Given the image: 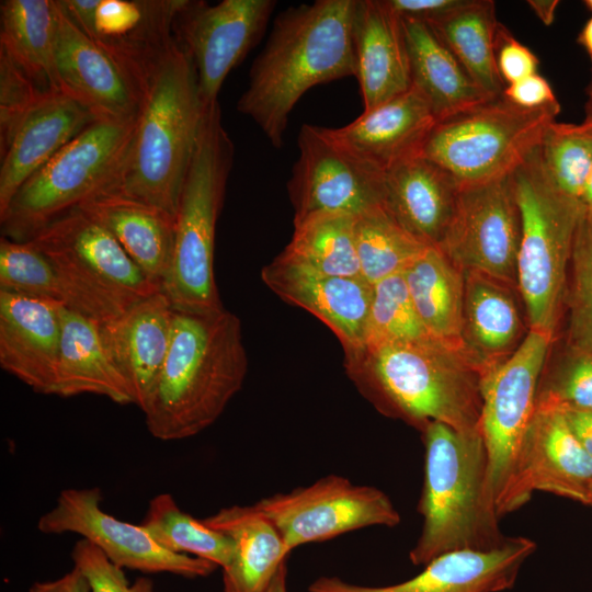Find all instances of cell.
Masks as SVG:
<instances>
[{
    "mask_svg": "<svg viewBox=\"0 0 592 592\" xmlns=\"http://www.w3.org/2000/svg\"><path fill=\"white\" fill-rule=\"evenodd\" d=\"M355 1L316 0L275 18L237 104L273 147H282L289 114L309 89L355 76Z\"/></svg>",
    "mask_w": 592,
    "mask_h": 592,
    "instance_id": "obj_1",
    "label": "cell"
},
{
    "mask_svg": "<svg viewBox=\"0 0 592 592\" xmlns=\"http://www.w3.org/2000/svg\"><path fill=\"white\" fill-rule=\"evenodd\" d=\"M348 377L380 413L420 432L479 429L482 375L462 346L432 335L344 352Z\"/></svg>",
    "mask_w": 592,
    "mask_h": 592,
    "instance_id": "obj_2",
    "label": "cell"
},
{
    "mask_svg": "<svg viewBox=\"0 0 592 592\" xmlns=\"http://www.w3.org/2000/svg\"><path fill=\"white\" fill-rule=\"evenodd\" d=\"M247 372L242 326L234 312L173 309L167 356L143 410L149 433L161 441L201 433L242 388Z\"/></svg>",
    "mask_w": 592,
    "mask_h": 592,
    "instance_id": "obj_3",
    "label": "cell"
},
{
    "mask_svg": "<svg viewBox=\"0 0 592 592\" xmlns=\"http://www.w3.org/2000/svg\"><path fill=\"white\" fill-rule=\"evenodd\" d=\"M193 62L174 41L148 83L114 192L175 216L204 109Z\"/></svg>",
    "mask_w": 592,
    "mask_h": 592,
    "instance_id": "obj_4",
    "label": "cell"
},
{
    "mask_svg": "<svg viewBox=\"0 0 592 592\" xmlns=\"http://www.w3.org/2000/svg\"><path fill=\"white\" fill-rule=\"evenodd\" d=\"M422 433L424 479L418 512L423 525L409 553L415 566L458 550H491L509 538L487 492L488 454L480 429L430 422Z\"/></svg>",
    "mask_w": 592,
    "mask_h": 592,
    "instance_id": "obj_5",
    "label": "cell"
},
{
    "mask_svg": "<svg viewBox=\"0 0 592 592\" xmlns=\"http://www.w3.org/2000/svg\"><path fill=\"white\" fill-rule=\"evenodd\" d=\"M235 156L218 101L204 109L202 125L174 216L172 258L161 292L174 310L225 309L215 280L217 219Z\"/></svg>",
    "mask_w": 592,
    "mask_h": 592,
    "instance_id": "obj_6",
    "label": "cell"
},
{
    "mask_svg": "<svg viewBox=\"0 0 592 592\" xmlns=\"http://www.w3.org/2000/svg\"><path fill=\"white\" fill-rule=\"evenodd\" d=\"M511 175L522 224L517 289L528 329L556 339L566 311L573 238L584 206L548 180L537 146Z\"/></svg>",
    "mask_w": 592,
    "mask_h": 592,
    "instance_id": "obj_7",
    "label": "cell"
},
{
    "mask_svg": "<svg viewBox=\"0 0 592 592\" xmlns=\"http://www.w3.org/2000/svg\"><path fill=\"white\" fill-rule=\"evenodd\" d=\"M136 118L95 121L35 171L0 214L2 237L27 241L54 219L106 191L126 155Z\"/></svg>",
    "mask_w": 592,
    "mask_h": 592,
    "instance_id": "obj_8",
    "label": "cell"
},
{
    "mask_svg": "<svg viewBox=\"0 0 592 592\" xmlns=\"http://www.w3.org/2000/svg\"><path fill=\"white\" fill-rule=\"evenodd\" d=\"M560 104L524 109L502 94L437 121L420 156L462 186L510 174L539 144Z\"/></svg>",
    "mask_w": 592,
    "mask_h": 592,
    "instance_id": "obj_9",
    "label": "cell"
},
{
    "mask_svg": "<svg viewBox=\"0 0 592 592\" xmlns=\"http://www.w3.org/2000/svg\"><path fill=\"white\" fill-rule=\"evenodd\" d=\"M27 242L111 318L161 292L111 232L78 208L47 224Z\"/></svg>",
    "mask_w": 592,
    "mask_h": 592,
    "instance_id": "obj_10",
    "label": "cell"
},
{
    "mask_svg": "<svg viewBox=\"0 0 592 592\" xmlns=\"http://www.w3.org/2000/svg\"><path fill=\"white\" fill-rule=\"evenodd\" d=\"M254 506L278 531L287 555L304 544L369 526L395 527L401 521L384 491L335 474L262 498Z\"/></svg>",
    "mask_w": 592,
    "mask_h": 592,
    "instance_id": "obj_11",
    "label": "cell"
},
{
    "mask_svg": "<svg viewBox=\"0 0 592 592\" xmlns=\"http://www.w3.org/2000/svg\"><path fill=\"white\" fill-rule=\"evenodd\" d=\"M554 340L547 333L530 330L516 351L481 379L479 429L488 454L487 492L494 509L534 414Z\"/></svg>",
    "mask_w": 592,
    "mask_h": 592,
    "instance_id": "obj_12",
    "label": "cell"
},
{
    "mask_svg": "<svg viewBox=\"0 0 592 592\" xmlns=\"http://www.w3.org/2000/svg\"><path fill=\"white\" fill-rule=\"evenodd\" d=\"M287 182L294 223L318 213L354 217L384 206L386 171L355 156L328 133L304 124Z\"/></svg>",
    "mask_w": 592,
    "mask_h": 592,
    "instance_id": "obj_13",
    "label": "cell"
},
{
    "mask_svg": "<svg viewBox=\"0 0 592 592\" xmlns=\"http://www.w3.org/2000/svg\"><path fill=\"white\" fill-rule=\"evenodd\" d=\"M511 173L460 187L437 248L463 272H481L517 286L522 224Z\"/></svg>",
    "mask_w": 592,
    "mask_h": 592,
    "instance_id": "obj_14",
    "label": "cell"
},
{
    "mask_svg": "<svg viewBox=\"0 0 592 592\" xmlns=\"http://www.w3.org/2000/svg\"><path fill=\"white\" fill-rule=\"evenodd\" d=\"M101 503L98 487L65 489L54 506L39 516L37 530L50 535L78 534L123 569L191 579L207 577L216 569L207 560L167 550L140 524L116 519Z\"/></svg>",
    "mask_w": 592,
    "mask_h": 592,
    "instance_id": "obj_15",
    "label": "cell"
},
{
    "mask_svg": "<svg viewBox=\"0 0 592 592\" xmlns=\"http://www.w3.org/2000/svg\"><path fill=\"white\" fill-rule=\"evenodd\" d=\"M275 7L274 0H186L174 36L193 62L204 105L218 101L226 77L262 38Z\"/></svg>",
    "mask_w": 592,
    "mask_h": 592,
    "instance_id": "obj_16",
    "label": "cell"
},
{
    "mask_svg": "<svg viewBox=\"0 0 592 592\" xmlns=\"http://www.w3.org/2000/svg\"><path fill=\"white\" fill-rule=\"evenodd\" d=\"M592 485V457L569 429L557 406L536 403L510 478L496 502L499 517L544 491L587 504Z\"/></svg>",
    "mask_w": 592,
    "mask_h": 592,
    "instance_id": "obj_17",
    "label": "cell"
},
{
    "mask_svg": "<svg viewBox=\"0 0 592 592\" xmlns=\"http://www.w3.org/2000/svg\"><path fill=\"white\" fill-rule=\"evenodd\" d=\"M186 0H100L83 32L119 67L140 99L175 41Z\"/></svg>",
    "mask_w": 592,
    "mask_h": 592,
    "instance_id": "obj_18",
    "label": "cell"
},
{
    "mask_svg": "<svg viewBox=\"0 0 592 592\" xmlns=\"http://www.w3.org/2000/svg\"><path fill=\"white\" fill-rule=\"evenodd\" d=\"M536 543L509 536L491 550H458L431 560L415 577L386 587L349 583L337 577H320L308 592H501L511 589Z\"/></svg>",
    "mask_w": 592,
    "mask_h": 592,
    "instance_id": "obj_19",
    "label": "cell"
},
{
    "mask_svg": "<svg viewBox=\"0 0 592 592\" xmlns=\"http://www.w3.org/2000/svg\"><path fill=\"white\" fill-rule=\"evenodd\" d=\"M261 278L283 300L322 321L344 352L364 344L373 296L364 277L325 274L278 254L262 269Z\"/></svg>",
    "mask_w": 592,
    "mask_h": 592,
    "instance_id": "obj_20",
    "label": "cell"
},
{
    "mask_svg": "<svg viewBox=\"0 0 592 592\" xmlns=\"http://www.w3.org/2000/svg\"><path fill=\"white\" fill-rule=\"evenodd\" d=\"M54 70L59 91L98 119L137 116L140 95L115 61L67 15L59 0Z\"/></svg>",
    "mask_w": 592,
    "mask_h": 592,
    "instance_id": "obj_21",
    "label": "cell"
},
{
    "mask_svg": "<svg viewBox=\"0 0 592 592\" xmlns=\"http://www.w3.org/2000/svg\"><path fill=\"white\" fill-rule=\"evenodd\" d=\"M60 305L0 289V366L35 392L53 395Z\"/></svg>",
    "mask_w": 592,
    "mask_h": 592,
    "instance_id": "obj_22",
    "label": "cell"
},
{
    "mask_svg": "<svg viewBox=\"0 0 592 592\" xmlns=\"http://www.w3.org/2000/svg\"><path fill=\"white\" fill-rule=\"evenodd\" d=\"M460 342L482 377L508 360L528 333L517 286L466 271Z\"/></svg>",
    "mask_w": 592,
    "mask_h": 592,
    "instance_id": "obj_23",
    "label": "cell"
},
{
    "mask_svg": "<svg viewBox=\"0 0 592 592\" xmlns=\"http://www.w3.org/2000/svg\"><path fill=\"white\" fill-rule=\"evenodd\" d=\"M95 121L64 92L44 91L0 152V214L35 171Z\"/></svg>",
    "mask_w": 592,
    "mask_h": 592,
    "instance_id": "obj_24",
    "label": "cell"
},
{
    "mask_svg": "<svg viewBox=\"0 0 592 592\" xmlns=\"http://www.w3.org/2000/svg\"><path fill=\"white\" fill-rule=\"evenodd\" d=\"M172 318L170 300L158 292L100 326L103 342L132 389L134 405L141 411L167 356Z\"/></svg>",
    "mask_w": 592,
    "mask_h": 592,
    "instance_id": "obj_25",
    "label": "cell"
},
{
    "mask_svg": "<svg viewBox=\"0 0 592 592\" xmlns=\"http://www.w3.org/2000/svg\"><path fill=\"white\" fill-rule=\"evenodd\" d=\"M352 38L364 111L411 88L402 20L387 0L355 1Z\"/></svg>",
    "mask_w": 592,
    "mask_h": 592,
    "instance_id": "obj_26",
    "label": "cell"
},
{
    "mask_svg": "<svg viewBox=\"0 0 592 592\" xmlns=\"http://www.w3.org/2000/svg\"><path fill=\"white\" fill-rule=\"evenodd\" d=\"M436 123L423 95L413 87L357 116L342 127H327L329 135L355 156L386 171L395 163L420 155Z\"/></svg>",
    "mask_w": 592,
    "mask_h": 592,
    "instance_id": "obj_27",
    "label": "cell"
},
{
    "mask_svg": "<svg viewBox=\"0 0 592 592\" xmlns=\"http://www.w3.org/2000/svg\"><path fill=\"white\" fill-rule=\"evenodd\" d=\"M459 190L447 171L418 155L386 170L384 207L415 240L439 247L452 220Z\"/></svg>",
    "mask_w": 592,
    "mask_h": 592,
    "instance_id": "obj_28",
    "label": "cell"
},
{
    "mask_svg": "<svg viewBox=\"0 0 592 592\" xmlns=\"http://www.w3.org/2000/svg\"><path fill=\"white\" fill-rule=\"evenodd\" d=\"M103 226L130 259L162 287L174 238V215L114 192H101L77 207Z\"/></svg>",
    "mask_w": 592,
    "mask_h": 592,
    "instance_id": "obj_29",
    "label": "cell"
},
{
    "mask_svg": "<svg viewBox=\"0 0 592 592\" xmlns=\"http://www.w3.org/2000/svg\"><path fill=\"white\" fill-rule=\"evenodd\" d=\"M61 338L53 395L105 397L134 405L132 389L111 357L101 335V322L60 306Z\"/></svg>",
    "mask_w": 592,
    "mask_h": 592,
    "instance_id": "obj_30",
    "label": "cell"
},
{
    "mask_svg": "<svg viewBox=\"0 0 592 592\" xmlns=\"http://www.w3.org/2000/svg\"><path fill=\"white\" fill-rule=\"evenodd\" d=\"M401 20L411 87L426 100L436 122L496 98L475 83L426 23Z\"/></svg>",
    "mask_w": 592,
    "mask_h": 592,
    "instance_id": "obj_31",
    "label": "cell"
},
{
    "mask_svg": "<svg viewBox=\"0 0 592 592\" xmlns=\"http://www.w3.org/2000/svg\"><path fill=\"white\" fill-rule=\"evenodd\" d=\"M234 543V556L223 569L224 592H264L282 562L287 560L275 526L253 505L223 508L202 519Z\"/></svg>",
    "mask_w": 592,
    "mask_h": 592,
    "instance_id": "obj_32",
    "label": "cell"
},
{
    "mask_svg": "<svg viewBox=\"0 0 592 592\" xmlns=\"http://www.w3.org/2000/svg\"><path fill=\"white\" fill-rule=\"evenodd\" d=\"M402 274L429 334L462 346L464 272L440 248L425 247Z\"/></svg>",
    "mask_w": 592,
    "mask_h": 592,
    "instance_id": "obj_33",
    "label": "cell"
},
{
    "mask_svg": "<svg viewBox=\"0 0 592 592\" xmlns=\"http://www.w3.org/2000/svg\"><path fill=\"white\" fill-rule=\"evenodd\" d=\"M0 50L43 91H59L54 70L57 0H4Z\"/></svg>",
    "mask_w": 592,
    "mask_h": 592,
    "instance_id": "obj_34",
    "label": "cell"
},
{
    "mask_svg": "<svg viewBox=\"0 0 592 592\" xmlns=\"http://www.w3.org/2000/svg\"><path fill=\"white\" fill-rule=\"evenodd\" d=\"M475 83L491 96L503 93V82L496 61L500 23L491 0H466L463 5L428 23Z\"/></svg>",
    "mask_w": 592,
    "mask_h": 592,
    "instance_id": "obj_35",
    "label": "cell"
},
{
    "mask_svg": "<svg viewBox=\"0 0 592 592\" xmlns=\"http://www.w3.org/2000/svg\"><path fill=\"white\" fill-rule=\"evenodd\" d=\"M0 289L56 303L101 323L111 319L34 246L2 236Z\"/></svg>",
    "mask_w": 592,
    "mask_h": 592,
    "instance_id": "obj_36",
    "label": "cell"
},
{
    "mask_svg": "<svg viewBox=\"0 0 592 592\" xmlns=\"http://www.w3.org/2000/svg\"><path fill=\"white\" fill-rule=\"evenodd\" d=\"M354 220L349 214L318 213L295 221L292 239L281 254L325 274L362 276Z\"/></svg>",
    "mask_w": 592,
    "mask_h": 592,
    "instance_id": "obj_37",
    "label": "cell"
},
{
    "mask_svg": "<svg viewBox=\"0 0 592 592\" xmlns=\"http://www.w3.org/2000/svg\"><path fill=\"white\" fill-rule=\"evenodd\" d=\"M140 525L169 551L201 558L221 569L232 559L230 537L181 510L170 493L149 501Z\"/></svg>",
    "mask_w": 592,
    "mask_h": 592,
    "instance_id": "obj_38",
    "label": "cell"
},
{
    "mask_svg": "<svg viewBox=\"0 0 592 592\" xmlns=\"http://www.w3.org/2000/svg\"><path fill=\"white\" fill-rule=\"evenodd\" d=\"M354 238L361 275L372 285L402 273L425 247L384 206L355 217Z\"/></svg>",
    "mask_w": 592,
    "mask_h": 592,
    "instance_id": "obj_39",
    "label": "cell"
},
{
    "mask_svg": "<svg viewBox=\"0 0 592 592\" xmlns=\"http://www.w3.org/2000/svg\"><path fill=\"white\" fill-rule=\"evenodd\" d=\"M540 166L562 193L581 202L592 166V129L583 123H550L537 145Z\"/></svg>",
    "mask_w": 592,
    "mask_h": 592,
    "instance_id": "obj_40",
    "label": "cell"
},
{
    "mask_svg": "<svg viewBox=\"0 0 592 592\" xmlns=\"http://www.w3.org/2000/svg\"><path fill=\"white\" fill-rule=\"evenodd\" d=\"M565 312V345L592 352V208L583 207L576 229Z\"/></svg>",
    "mask_w": 592,
    "mask_h": 592,
    "instance_id": "obj_41",
    "label": "cell"
},
{
    "mask_svg": "<svg viewBox=\"0 0 592 592\" xmlns=\"http://www.w3.org/2000/svg\"><path fill=\"white\" fill-rule=\"evenodd\" d=\"M429 335L414 308L402 273L373 284L363 345L412 341Z\"/></svg>",
    "mask_w": 592,
    "mask_h": 592,
    "instance_id": "obj_42",
    "label": "cell"
},
{
    "mask_svg": "<svg viewBox=\"0 0 592 592\" xmlns=\"http://www.w3.org/2000/svg\"><path fill=\"white\" fill-rule=\"evenodd\" d=\"M536 403L573 406L592 410V352L563 346L547 360Z\"/></svg>",
    "mask_w": 592,
    "mask_h": 592,
    "instance_id": "obj_43",
    "label": "cell"
},
{
    "mask_svg": "<svg viewBox=\"0 0 592 592\" xmlns=\"http://www.w3.org/2000/svg\"><path fill=\"white\" fill-rule=\"evenodd\" d=\"M43 92L0 50V152L5 149L18 125Z\"/></svg>",
    "mask_w": 592,
    "mask_h": 592,
    "instance_id": "obj_44",
    "label": "cell"
},
{
    "mask_svg": "<svg viewBox=\"0 0 592 592\" xmlns=\"http://www.w3.org/2000/svg\"><path fill=\"white\" fill-rule=\"evenodd\" d=\"M71 559L73 567L86 577L91 592H156L150 579L139 578L129 583L123 568L83 538L75 544Z\"/></svg>",
    "mask_w": 592,
    "mask_h": 592,
    "instance_id": "obj_45",
    "label": "cell"
},
{
    "mask_svg": "<svg viewBox=\"0 0 592 592\" xmlns=\"http://www.w3.org/2000/svg\"><path fill=\"white\" fill-rule=\"evenodd\" d=\"M496 61L505 86L537 73V57L501 24L497 34Z\"/></svg>",
    "mask_w": 592,
    "mask_h": 592,
    "instance_id": "obj_46",
    "label": "cell"
},
{
    "mask_svg": "<svg viewBox=\"0 0 592 592\" xmlns=\"http://www.w3.org/2000/svg\"><path fill=\"white\" fill-rule=\"evenodd\" d=\"M502 95L524 109H539L559 103L549 82L538 73L505 86Z\"/></svg>",
    "mask_w": 592,
    "mask_h": 592,
    "instance_id": "obj_47",
    "label": "cell"
},
{
    "mask_svg": "<svg viewBox=\"0 0 592 592\" xmlns=\"http://www.w3.org/2000/svg\"><path fill=\"white\" fill-rule=\"evenodd\" d=\"M466 0H387L401 18L432 23L464 4Z\"/></svg>",
    "mask_w": 592,
    "mask_h": 592,
    "instance_id": "obj_48",
    "label": "cell"
},
{
    "mask_svg": "<svg viewBox=\"0 0 592 592\" xmlns=\"http://www.w3.org/2000/svg\"><path fill=\"white\" fill-rule=\"evenodd\" d=\"M583 449L592 457V410L573 406H557Z\"/></svg>",
    "mask_w": 592,
    "mask_h": 592,
    "instance_id": "obj_49",
    "label": "cell"
},
{
    "mask_svg": "<svg viewBox=\"0 0 592 592\" xmlns=\"http://www.w3.org/2000/svg\"><path fill=\"white\" fill-rule=\"evenodd\" d=\"M30 592H91L86 577L72 568L62 577L50 581H38L30 587Z\"/></svg>",
    "mask_w": 592,
    "mask_h": 592,
    "instance_id": "obj_50",
    "label": "cell"
},
{
    "mask_svg": "<svg viewBox=\"0 0 592 592\" xmlns=\"http://www.w3.org/2000/svg\"><path fill=\"white\" fill-rule=\"evenodd\" d=\"M527 3L544 24L553 23L559 3L557 0H530Z\"/></svg>",
    "mask_w": 592,
    "mask_h": 592,
    "instance_id": "obj_51",
    "label": "cell"
},
{
    "mask_svg": "<svg viewBox=\"0 0 592 592\" xmlns=\"http://www.w3.org/2000/svg\"><path fill=\"white\" fill-rule=\"evenodd\" d=\"M264 592H287L286 560L281 563Z\"/></svg>",
    "mask_w": 592,
    "mask_h": 592,
    "instance_id": "obj_52",
    "label": "cell"
},
{
    "mask_svg": "<svg viewBox=\"0 0 592 592\" xmlns=\"http://www.w3.org/2000/svg\"><path fill=\"white\" fill-rule=\"evenodd\" d=\"M578 43L584 47L592 61V16L582 27L578 36Z\"/></svg>",
    "mask_w": 592,
    "mask_h": 592,
    "instance_id": "obj_53",
    "label": "cell"
},
{
    "mask_svg": "<svg viewBox=\"0 0 592 592\" xmlns=\"http://www.w3.org/2000/svg\"><path fill=\"white\" fill-rule=\"evenodd\" d=\"M581 203L587 208H592V166L585 182Z\"/></svg>",
    "mask_w": 592,
    "mask_h": 592,
    "instance_id": "obj_54",
    "label": "cell"
},
{
    "mask_svg": "<svg viewBox=\"0 0 592 592\" xmlns=\"http://www.w3.org/2000/svg\"><path fill=\"white\" fill-rule=\"evenodd\" d=\"M582 123L592 129V94L588 95V101L585 103V116Z\"/></svg>",
    "mask_w": 592,
    "mask_h": 592,
    "instance_id": "obj_55",
    "label": "cell"
},
{
    "mask_svg": "<svg viewBox=\"0 0 592 592\" xmlns=\"http://www.w3.org/2000/svg\"><path fill=\"white\" fill-rule=\"evenodd\" d=\"M588 506H590L592 509V485L590 487V490H589V494H588V499H587V504Z\"/></svg>",
    "mask_w": 592,
    "mask_h": 592,
    "instance_id": "obj_56",
    "label": "cell"
},
{
    "mask_svg": "<svg viewBox=\"0 0 592 592\" xmlns=\"http://www.w3.org/2000/svg\"><path fill=\"white\" fill-rule=\"evenodd\" d=\"M584 4L592 12V0H585Z\"/></svg>",
    "mask_w": 592,
    "mask_h": 592,
    "instance_id": "obj_57",
    "label": "cell"
},
{
    "mask_svg": "<svg viewBox=\"0 0 592 592\" xmlns=\"http://www.w3.org/2000/svg\"><path fill=\"white\" fill-rule=\"evenodd\" d=\"M587 94H588V95H591V94H592V79H591V81H590V83H589V86H588V88H587Z\"/></svg>",
    "mask_w": 592,
    "mask_h": 592,
    "instance_id": "obj_58",
    "label": "cell"
}]
</instances>
